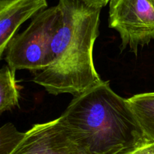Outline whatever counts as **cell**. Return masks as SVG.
Returning <instances> with one entry per match:
<instances>
[{"instance_id": "1", "label": "cell", "mask_w": 154, "mask_h": 154, "mask_svg": "<svg viewBox=\"0 0 154 154\" xmlns=\"http://www.w3.org/2000/svg\"><path fill=\"white\" fill-rule=\"evenodd\" d=\"M60 27L51 44L53 62L33 72L32 81L51 95H81L103 80L93 62L102 8L83 0H59Z\"/></svg>"}, {"instance_id": "2", "label": "cell", "mask_w": 154, "mask_h": 154, "mask_svg": "<svg viewBox=\"0 0 154 154\" xmlns=\"http://www.w3.org/2000/svg\"><path fill=\"white\" fill-rule=\"evenodd\" d=\"M60 118L93 154H125L147 138L128 99L108 82L74 97Z\"/></svg>"}, {"instance_id": "3", "label": "cell", "mask_w": 154, "mask_h": 154, "mask_svg": "<svg viewBox=\"0 0 154 154\" xmlns=\"http://www.w3.org/2000/svg\"><path fill=\"white\" fill-rule=\"evenodd\" d=\"M61 21L59 5L39 12L26 29L16 34L5 49V61L17 71L29 69L35 72L52 63L51 44Z\"/></svg>"}, {"instance_id": "4", "label": "cell", "mask_w": 154, "mask_h": 154, "mask_svg": "<svg viewBox=\"0 0 154 154\" xmlns=\"http://www.w3.org/2000/svg\"><path fill=\"white\" fill-rule=\"evenodd\" d=\"M109 27L120 34L121 51L137 54L154 40V0H110Z\"/></svg>"}, {"instance_id": "5", "label": "cell", "mask_w": 154, "mask_h": 154, "mask_svg": "<svg viewBox=\"0 0 154 154\" xmlns=\"http://www.w3.org/2000/svg\"><path fill=\"white\" fill-rule=\"evenodd\" d=\"M10 154H93L59 117L36 124Z\"/></svg>"}, {"instance_id": "6", "label": "cell", "mask_w": 154, "mask_h": 154, "mask_svg": "<svg viewBox=\"0 0 154 154\" xmlns=\"http://www.w3.org/2000/svg\"><path fill=\"white\" fill-rule=\"evenodd\" d=\"M47 7V0H0V57L20 26Z\"/></svg>"}, {"instance_id": "7", "label": "cell", "mask_w": 154, "mask_h": 154, "mask_svg": "<svg viewBox=\"0 0 154 154\" xmlns=\"http://www.w3.org/2000/svg\"><path fill=\"white\" fill-rule=\"evenodd\" d=\"M128 101L144 136L154 141V92L135 95Z\"/></svg>"}, {"instance_id": "8", "label": "cell", "mask_w": 154, "mask_h": 154, "mask_svg": "<svg viewBox=\"0 0 154 154\" xmlns=\"http://www.w3.org/2000/svg\"><path fill=\"white\" fill-rule=\"evenodd\" d=\"M15 72L8 65L0 70V114L19 106L20 94Z\"/></svg>"}, {"instance_id": "9", "label": "cell", "mask_w": 154, "mask_h": 154, "mask_svg": "<svg viewBox=\"0 0 154 154\" xmlns=\"http://www.w3.org/2000/svg\"><path fill=\"white\" fill-rule=\"evenodd\" d=\"M26 132H20L13 124L6 123L0 128V154H10L22 141Z\"/></svg>"}, {"instance_id": "10", "label": "cell", "mask_w": 154, "mask_h": 154, "mask_svg": "<svg viewBox=\"0 0 154 154\" xmlns=\"http://www.w3.org/2000/svg\"><path fill=\"white\" fill-rule=\"evenodd\" d=\"M125 154H154V141L146 138Z\"/></svg>"}, {"instance_id": "11", "label": "cell", "mask_w": 154, "mask_h": 154, "mask_svg": "<svg viewBox=\"0 0 154 154\" xmlns=\"http://www.w3.org/2000/svg\"><path fill=\"white\" fill-rule=\"evenodd\" d=\"M83 1L90 3V4L94 5L99 6V7L103 8L109 2L110 0H83Z\"/></svg>"}]
</instances>
